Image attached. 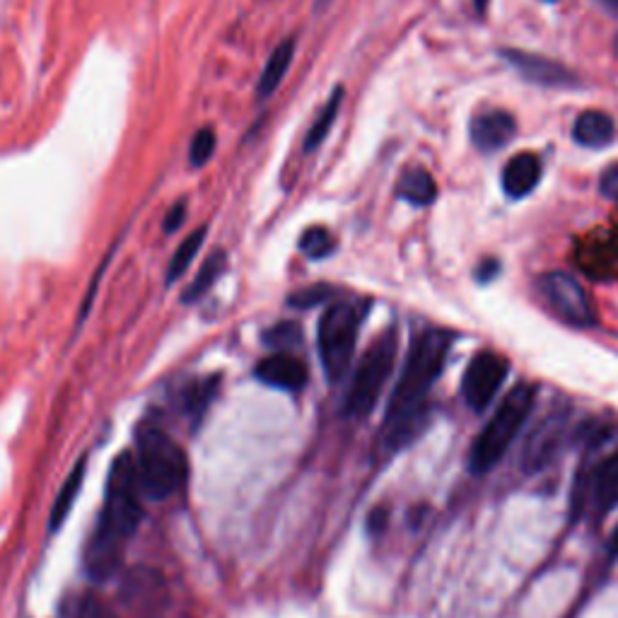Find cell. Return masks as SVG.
<instances>
[{"instance_id":"3957f363","label":"cell","mask_w":618,"mask_h":618,"mask_svg":"<svg viewBox=\"0 0 618 618\" xmlns=\"http://www.w3.org/2000/svg\"><path fill=\"white\" fill-rule=\"evenodd\" d=\"M133 459L141 488L150 500L172 498L186 484L189 464L184 449L174 443L172 435L155 428V425H145L135 437Z\"/></svg>"},{"instance_id":"44dd1931","label":"cell","mask_w":618,"mask_h":618,"mask_svg":"<svg viewBox=\"0 0 618 618\" xmlns=\"http://www.w3.org/2000/svg\"><path fill=\"white\" fill-rule=\"evenodd\" d=\"M205 240V227H199L191 232V235L180 244V250L174 252L172 261H170V271H168V283H174L180 276H184V271L189 269L191 261L199 254L201 244Z\"/></svg>"},{"instance_id":"1f68e13d","label":"cell","mask_w":618,"mask_h":618,"mask_svg":"<svg viewBox=\"0 0 618 618\" xmlns=\"http://www.w3.org/2000/svg\"><path fill=\"white\" fill-rule=\"evenodd\" d=\"M544 3H556V0H544Z\"/></svg>"},{"instance_id":"e0dca14e","label":"cell","mask_w":618,"mask_h":618,"mask_svg":"<svg viewBox=\"0 0 618 618\" xmlns=\"http://www.w3.org/2000/svg\"><path fill=\"white\" fill-rule=\"evenodd\" d=\"M396 194H399L404 201H408L411 205H430L437 196V184L430 176V172L414 168L402 174Z\"/></svg>"},{"instance_id":"4fadbf2b","label":"cell","mask_w":618,"mask_h":618,"mask_svg":"<svg viewBox=\"0 0 618 618\" xmlns=\"http://www.w3.org/2000/svg\"><path fill=\"white\" fill-rule=\"evenodd\" d=\"M589 503L599 517H607L618 505V449L604 457L589 476Z\"/></svg>"},{"instance_id":"8fae6325","label":"cell","mask_w":618,"mask_h":618,"mask_svg":"<svg viewBox=\"0 0 618 618\" xmlns=\"http://www.w3.org/2000/svg\"><path fill=\"white\" fill-rule=\"evenodd\" d=\"M469 133L478 153L490 155L513 143L517 135V121L513 119V114L503 112V109H486V112L472 119Z\"/></svg>"},{"instance_id":"52a82bcc","label":"cell","mask_w":618,"mask_h":618,"mask_svg":"<svg viewBox=\"0 0 618 618\" xmlns=\"http://www.w3.org/2000/svg\"><path fill=\"white\" fill-rule=\"evenodd\" d=\"M510 373V363L493 351L476 353L464 373L462 396L472 411H484L496 399L503 382Z\"/></svg>"},{"instance_id":"484cf974","label":"cell","mask_w":618,"mask_h":618,"mask_svg":"<svg viewBox=\"0 0 618 618\" xmlns=\"http://www.w3.org/2000/svg\"><path fill=\"white\" fill-rule=\"evenodd\" d=\"M332 293L328 287L324 285H317V287H307V291H300L291 297V305L295 307H312V305H317V302H324V297Z\"/></svg>"},{"instance_id":"2e32d148","label":"cell","mask_w":618,"mask_h":618,"mask_svg":"<svg viewBox=\"0 0 618 618\" xmlns=\"http://www.w3.org/2000/svg\"><path fill=\"white\" fill-rule=\"evenodd\" d=\"M293 57H295V39H285L276 49H273V53L264 65V71H261L259 85H256V94L261 100L271 98V94L281 88L285 73L291 71Z\"/></svg>"},{"instance_id":"ac0fdd59","label":"cell","mask_w":618,"mask_h":618,"mask_svg":"<svg viewBox=\"0 0 618 618\" xmlns=\"http://www.w3.org/2000/svg\"><path fill=\"white\" fill-rule=\"evenodd\" d=\"M82 478H85V459H78L75 469L68 474V480L61 486L59 496H57V503H53V510H51V517H49V529L53 534L61 529L65 517L71 515V507H73L78 493L82 488Z\"/></svg>"},{"instance_id":"6da1fadb","label":"cell","mask_w":618,"mask_h":618,"mask_svg":"<svg viewBox=\"0 0 618 618\" xmlns=\"http://www.w3.org/2000/svg\"><path fill=\"white\" fill-rule=\"evenodd\" d=\"M143 498L145 493L135 472V459L131 452H121L109 472L102 515L85 551L88 573L94 580H104L116 570L123 546L141 525Z\"/></svg>"},{"instance_id":"9a60e30c","label":"cell","mask_w":618,"mask_h":618,"mask_svg":"<svg viewBox=\"0 0 618 618\" xmlns=\"http://www.w3.org/2000/svg\"><path fill=\"white\" fill-rule=\"evenodd\" d=\"M573 139L582 148H592V150L607 148L616 139V123L609 114L589 109V112H582L578 119H575Z\"/></svg>"},{"instance_id":"f546056e","label":"cell","mask_w":618,"mask_h":618,"mask_svg":"<svg viewBox=\"0 0 618 618\" xmlns=\"http://www.w3.org/2000/svg\"><path fill=\"white\" fill-rule=\"evenodd\" d=\"M609 548H611V554H614V556L618 554V527H616V531H614V537H611V546H609Z\"/></svg>"},{"instance_id":"5bb4252c","label":"cell","mask_w":618,"mask_h":618,"mask_svg":"<svg viewBox=\"0 0 618 618\" xmlns=\"http://www.w3.org/2000/svg\"><path fill=\"white\" fill-rule=\"evenodd\" d=\"M503 191L510 199H525L541 182V160L534 153H519L503 170Z\"/></svg>"},{"instance_id":"f1b7e54d","label":"cell","mask_w":618,"mask_h":618,"mask_svg":"<svg viewBox=\"0 0 618 618\" xmlns=\"http://www.w3.org/2000/svg\"><path fill=\"white\" fill-rule=\"evenodd\" d=\"M595 3H597L604 12H609V16L618 18V0H595Z\"/></svg>"},{"instance_id":"8992f818","label":"cell","mask_w":618,"mask_h":618,"mask_svg":"<svg viewBox=\"0 0 618 618\" xmlns=\"http://www.w3.org/2000/svg\"><path fill=\"white\" fill-rule=\"evenodd\" d=\"M358 332L361 312L351 302H334L322 314L317 328V346L328 382H341L346 377L355 355V343H358Z\"/></svg>"},{"instance_id":"cb8c5ba5","label":"cell","mask_w":618,"mask_h":618,"mask_svg":"<svg viewBox=\"0 0 618 618\" xmlns=\"http://www.w3.org/2000/svg\"><path fill=\"white\" fill-rule=\"evenodd\" d=\"M215 131L213 129H199L194 139H191V145H189V160L194 168H201V164H205L211 160V155L215 153Z\"/></svg>"},{"instance_id":"ffe728a7","label":"cell","mask_w":618,"mask_h":618,"mask_svg":"<svg viewBox=\"0 0 618 618\" xmlns=\"http://www.w3.org/2000/svg\"><path fill=\"white\" fill-rule=\"evenodd\" d=\"M225 264H227V256L225 252H213L209 259L203 261V266L201 271L196 273V278L189 283V287L184 291L182 295V302H196L201 295H205L213 287V283L220 278V273L225 271Z\"/></svg>"},{"instance_id":"603a6c76","label":"cell","mask_w":618,"mask_h":618,"mask_svg":"<svg viewBox=\"0 0 618 618\" xmlns=\"http://www.w3.org/2000/svg\"><path fill=\"white\" fill-rule=\"evenodd\" d=\"M215 392H217V377H213V379H203V382L194 384V387H191V389L186 392V399H184L189 414H194V416L203 414L205 406H209V404L213 402Z\"/></svg>"},{"instance_id":"4dcf8cb0","label":"cell","mask_w":618,"mask_h":618,"mask_svg":"<svg viewBox=\"0 0 618 618\" xmlns=\"http://www.w3.org/2000/svg\"><path fill=\"white\" fill-rule=\"evenodd\" d=\"M328 3H332V0H314V8H317V10H324Z\"/></svg>"},{"instance_id":"ba28073f","label":"cell","mask_w":618,"mask_h":618,"mask_svg":"<svg viewBox=\"0 0 618 618\" xmlns=\"http://www.w3.org/2000/svg\"><path fill=\"white\" fill-rule=\"evenodd\" d=\"M541 291L546 302L554 307L558 317L566 320L573 326H589L595 324V312L589 305L587 293L582 285L566 276V273H548L541 278Z\"/></svg>"},{"instance_id":"5b68a950","label":"cell","mask_w":618,"mask_h":618,"mask_svg":"<svg viewBox=\"0 0 618 618\" xmlns=\"http://www.w3.org/2000/svg\"><path fill=\"white\" fill-rule=\"evenodd\" d=\"M396 348H399L396 332H384L373 346L365 351L348 384L346 402H343V414L348 418L363 421L373 414V408L377 406L379 396L394 373Z\"/></svg>"},{"instance_id":"7c38bea8","label":"cell","mask_w":618,"mask_h":618,"mask_svg":"<svg viewBox=\"0 0 618 618\" xmlns=\"http://www.w3.org/2000/svg\"><path fill=\"white\" fill-rule=\"evenodd\" d=\"M307 363L293 353H273L271 358L256 365V379L269 384L273 389L300 392L307 384Z\"/></svg>"},{"instance_id":"9c48e42d","label":"cell","mask_w":618,"mask_h":618,"mask_svg":"<svg viewBox=\"0 0 618 618\" xmlns=\"http://www.w3.org/2000/svg\"><path fill=\"white\" fill-rule=\"evenodd\" d=\"M568 423L570 416L566 411H554V414H548L537 428L531 430L525 445V457H521L525 472L534 474L556 459L563 447V439L568 435Z\"/></svg>"},{"instance_id":"4316f807","label":"cell","mask_w":618,"mask_h":618,"mask_svg":"<svg viewBox=\"0 0 618 618\" xmlns=\"http://www.w3.org/2000/svg\"><path fill=\"white\" fill-rule=\"evenodd\" d=\"M599 189H601L604 196L618 203V164H611V168L604 172L601 182H599Z\"/></svg>"},{"instance_id":"277c9868","label":"cell","mask_w":618,"mask_h":618,"mask_svg":"<svg viewBox=\"0 0 618 618\" xmlns=\"http://www.w3.org/2000/svg\"><path fill=\"white\" fill-rule=\"evenodd\" d=\"M534 404H537V389L531 384H517L515 389L507 392L496 414L488 418L484 430L478 433L472 447V472L486 474L496 466L507 449L513 447L521 425L531 416Z\"/></svg>"},{"instance_id":"d6986e66","label":"cell","mask_w":618,"mask_h":618,"mask_svg":"<svg viewBox=\"0 0 618 618\" xmlns=\"http://www.w3.org/2000/svg\"><path fill=\"white\" fill-rule=\"evenodd\" d=\"M343 104V88H336L332 92V98L326 100V104L322 107V112L317 114V119H314V123L310 126L307 131V139H305V153H312V150H317L324 139L328 135V131H332L334 126V121L338 116V109Z\"/></svg>"},{"instance_id":"83f0119b","label":"cell","mask_w":618,"mask_h":618,"mask_svg":"<svg viewBox=\"0 0 618 618\" xmlns=\"http://www.w3.org/2000/svg\"><path fill=\"white\" fill-rule=\"evenodd\" d=\"M184 217H186V203L180 201V203H174L168 217H164V232H174V230H180V225L184 223Z\"/></svg>"},{"instance_id":"7402d4cb","label":"cell","mask_w":618,"mask_h":618,"mask_svg":"<svg viewBox=\"0 0 618 618\" xmlns=\"http://www.w3.org/2000/svg\"><path fill=\"white\" fill-rule=\"evenodd\" d=\"M300 250L310 259H326L336 250V237L322 225L307 227L305 235L300 237Z\"/></svg>"},{"instance_id":"d4e9b609","label":"cell","mask_w":618,"mask_h":618,"mask_svg":"<svg viewBox=\"0 0 618 618\" xmlns=\"http://www.w3.org/2000/svg\"><path fill=\"white\" fill-rule=\"evenodd\" d=\"M297 338H300V332L295 324H278L276 328H271V332L266 334V341L271 343V346H291V343H295Z\"/></svg>"},{"instance_id":"7a4b0ae2","label":"cell","mask_w":618,"mask_h":618,"mask_svg":"<svg viewBox=\"0 0 618 618\" xmlns=\"http://www.w3.org/2000/svg\"><path fill=\"white\" fill-rule=\"evenodd\" d=\"M452 348V334L443 328H428L423 332L406 355L399 382L392 392L387 406V418H384L382 439L389 449L404 447L411 437L418 433V423L423 416V402L439 373L447 363Z\"/></svg>"},{"instance_id":"30bf717a","label":"cell","mask_w":618,"mask_h":618,"mask_svg":"<svg viewBox=\"0 0 618 618\" xmlns=\"http://www.w3.org/2000/svg\"><path fill=\"white\" fill-rule=\"evenodd\" d=\"M500 57L510 63L515 71L525 78L527 82H534V85L541 88H578V75L573 71H568L563 63H556L551 59L537 57V53H527V51H517V49H505Z\"/></svg>"}]
</instances>
